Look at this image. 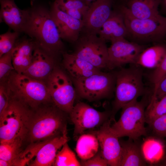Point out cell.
Masks as SVG:
<instances>
[{
    "instance_id": "cell-1",
    "label": "cell",
    "mask_w": 166,
    "mask_h": 166,
    "mask_svg": "<svg viewBox=\"0 0 166 166\" xmlns=\"http://www.w3.org/2000/svg\"><path fill=\"white\" fill-rule=\"evenodd\" d=\"M67 115L53 103L32 110L26 140L36 144L63 134L67 130Z\"/></svg>"
},
{
    "instance_id": "cell-2",
    "label": "cell",
    "mask_w": 166,
    "mask_h": 166,
    "mask_svg": "<svg viewBox=\"0 0 166 166\" xmlns=\"http://www.w3.org/2000/svg\"><path fill=\"white\" fill-rule=\"evenodd\" d=\"M25 33L36 41L44 50L57 58L64 52V45L50 10L42 6L33 8L30 11Z\"/></svg>"
},
{
    "instance_id": "cell-3",
    "label": "cell",
    "mask_w": 166,
    "mask_h": 166,
    "mask_svg": "<svg viewBox=\"0 0 166 166\" xmlns=\"http://www.w3.org/2000/svg\"><path fill=\"white\" fill-rule=\"evenodd\" d=\"M10 96L32 110L53 103L46 83L14 70L6 81Z\"/></svg>"
},
{
    "instance_id": "cell-4",
    "label": "cell",
    "mask_w": 166,
    "mask_h": 166,
    "mask_svg": "<svg viewBox=\"0 0 166 166\" xmlns=\"http://www.w3.org/2000/svg\"><path fill=\"white\" fill-rule=\"evenodd\" d=\"M115 97L113 103L111 119L117 113L145 93L142 70L136 65L122 68L115 72Z\"/></svg>"
},
{
    "instance_id": "cell-5",
    "label": "cell",
    "mask_w": 166,
    "mask_h": 166,
    "mask_svg": "<svg viewBox=\"0 0 166 166\" xmlns=\"http://www.w3.org/2000/svg\"><path fill=\"white\" fill-rule=\"evenodd\" d=\"M32 111L10 96L8 106L0 116V143L26 140Z\"/></svg>"
},
{
    "instance_id": "cell-6",
    "label": "cell",
    "mask_w": 166,
    "mask_h": 166,
    "mask_svg": "<svg viewBox=\"0 0 166 166\" xmlns=\"http://www.w3.org/2000/svg\"><path fill=\"white\" fill-rule=\"evenodd\" d=\"M122 14L128 32V37L139 43L158 42L166 37V17L160 14L146 19L132 17L115 6Z\"/></svg>"
},
{
    "instance_id": "cell-7",
    "label": "cell",
    "mask_w": 166,
    "mask_h": 166,
    "mask_svg": "<svg viewBox=\"0 0 166 166\" xmlns=\"http://www.w3.org/2000/svg\"><path fill=\"white\" fill-rule=\"evenodd\" d=\"M145 105L144 101L137 99L123 106L118 120L111 125L113 132L119 138L128 136L134 141L146 135Z\"/></svg>"
},
{
    "instance_id": "cell-8",
    "label": "cell",
    "mask_w": 166,
    "mask_h": 166,
    "mask_svg": "<svg viewBox=\"0 0 166 166\" xmlns=\"http://www.w3.org/2000/svg\"><path fill=\"white\" fill-rule=\"evenodd\" d=\"M72 79L76 90L77 98L89 101L109 98L115 91V72L100 71L84 78Z\"/></svg>"
},
{
    "instance_id": "cell-9",
    "label": "cell",
    "mask_w": 166,
    "mask_h": 166,
    "mask_svg": "<svg viewBox=\"0 0 166 166\" xmlns=\"http://www.w3.org/2000/svg\"><path fill=\"white\" fill-rule=\"evenodd\" d=\"M45 83L53 103L69 115L77 98L76 90L70 77L56 65Z\"/></svg>"
},
{
    "instance_id": "cell-10",
    "label": "cell",
    "mask_w": 166,
    "mask_h": 166,
    "mask_svg": "<svg viewBox=\"0 0 166 166\" xmlns=\"http://www.w3.org/2000/svg\"><path fill=\"white\" fill-rule=\"evenodd\" d=\"M106 42L97 35L81 32L74 43L73 53L97 68H106L108 48Z\"/></svg>"
},
{
    "instance_id": "cell-11",
    "label": "cell",
    "mask_w": 166,
    "mask_h": 166,
    "mask_svg": "<svg viewBox=\"0 0 166 166\" xmlns=\"http://www.w3.org/2000/svg\"><path fill=\"white\" fill-rule=\"evenodd\" d=\"M110 114L98 111L84 102H77L69 115L74 125V137L81 135L87 129L101 125L108 120Z\"/></svg>"
},
{
    "instance_id": "cell-12",
    "label": "cell",
    "mask_w": 166,
    "mask_h": 166,
    "mask_svg": "<svg viewBox=\"0 0 166 166\" xmlns=\"http://www.w3.org/2000/svg\"><path fill=\"white\" fill-rule=\"evenodd\" d=\"M111 43L108 48L106 68L113 70L128 64L136 65L139 55L145 49L142 45L128 41L125 38Z\"/></svg>"
},
{
    "instance_id": "cell-13",
    "label": "cell",
    "mask_w": 166,
    "mask_h": 166,
    "mask_svg": "<svg viewBox=\"0 0 166 166\" xmlns=\"http://www.w3.org/2000/svg\"><path fill=\"white\" fill-rule=\"evenodd\" d=\"M114 0H96L84 17L82 33L98 35L104 23L110 16Z\"/></svg>"
},
{
    "instance_id": "cell-14",
    "label": "cell",
    "mask_w": 166,
    "mask_h": 166,
    "mask_svg": "<svg viewBox=\"0 0 166 166\" xmlns=\"http://www.w3.org/2000/svg\"><path fill=\"white\" fill-rule=\"evenodd\" d=\"M111 120H108L93 133L97 136L100 149L109 166H120L121 147L117 137L110 128Z\"/></svg>"
},
{
    "instance_id": "cell-15",
    "label": "cell",
    "mask_w": 166,
    "mask_h": 166,
    "mask_svg": "<svg viewBox=\"0 0 166 166\" xmlns=\"http://www.w3.org/2000/svg\"><path fill=\"white\" fill-rule=\"evenodd\" d=\"M50 12L61 38L74 44L79 38L82 30L83 21L72 17L61 10L55 1L51 3Z\"/></svg>"
},
{
    "instance_id": "cell-16",
    "label": "cell",
    "mask_w": 166,
    "mask_h": 166,
    "mask_svg": "<svg viewBox=\"0 0 166 166\" xmlns=\"http://www.w3.org/2000/svg\"><path fill=\"white\" fill-rule=\"evenodd\" d=\"M57 59L35 44L31 64L22 74L45 82L56 65Z\"/></svg>"
},
{
    "instance_id": "cell-17",
    "label": "cell",
    "mask_w": 166,
    "mask_h": 166,
    "mask_svg": "<svg viewBox=\"0 0 166 166\" xmlns=\"http://www.w3.org/2000/svg\"><path fill=\"white\" fill-rule=\"evenodd\" d=\"M67 133V130L61 135L39 143L34 156L35 158L29 165H53L58 150L69 140Z\"/></svg>"
},
{
    "instance_id": "cell-18",
    "label": "cell",
    "mask_w": 166,
    "mask_h": 166,
    "mask_svg": "<svg viewBox=\"0 0 166 166\" xmlns=\"http://www.w3.org/2000/svg\"><path fill=\"white\" fill-rule=\"evenodd\" d=\"M0 21L5 23L14 31L24 32L30 11L20 9L14 0H0Z\"/></svg>"
},
{
    "instance_id": "cell-19",
    "label": "cell",
    "mask_w": 166,
    "mask_h": 166,
    "mask_svg": "<svg viewBox=\"0 0 166 166\" xmlns=\"http://www.w3.org/2000/svg\"><path fill=\"white\" fill-rule=\"evenodd\" d=\"M115 5L131 17L146 19L160 14V0H119Z\"/></svg>"
},
{
    "instance_id": "cell-20",
    "label": "cell",
    "mask_w": 166,
    "mask_h": 166,
    "mask_svg": "<svg viewBox=\"0 0 166 166\" xmlns=\"http://www.w3.org/2000/svg\"><path fill=\"white\" fill-rule=\"evenodd\" d=\"M62 64L66 72L73 79L84 78L101 70L73 53L64 52L62 53Z\"/></svg>"
},
{
    "instance_id": "cell-21",
    "label": "cell",
    "mask_w": 166,
    "mask_h": 166,
    "mask_svg": "<svg viewBox=\"0 0 166 166\" xmlns=\"http://www.w3.org/2000/svg\"><path fill=\"white\" fill-rule=\"evenodd\" d=\"M101 39L111 42L128 37V32L123 16L116 8L102 26L99 34Z\"/></svg>"
},
{
    "instance_id": "cell-22",
    "label": "cell",
    "mask_w": 166,
    "mask_h": 166,
    "mask_svg": "<svg viewBox=\"0 0 166 166\" xmlns=\"http://www.w3.org/2000/svg\"><path fill=\"white\" fill-rule=\"evenodd\" d=\"M35 44L25 39L16 43L12 50V56L14 70L23 73L31 62Z\"/></svg>"
},
{
    "instance_id": "cell-23",
    "label": "cell",
    "mask_w": 166,
    "mask_h": 166,
    "mask_svg": "<svg viewBox=\"0 0 166 166\" xmlns=\"http://www.w3.org/2000/svg\"><path fill=\"white\" fill-rule=\"evenodd\" d=\"M129 139L120 142L121 147L120 166H143L147 165L141 147Z\"/></svg>"
},
{
    "instance_id": "cell-24",
    "label": "cell",
    "mask_w": 166,
    "mask_h": 166,
    "mask_svg": "<svg viewBox=\"0 0 166 166\" xmlns=\"http://www.w3.org/2000/svg\"><path fill=\"white\" fill-rule=\"evenodd\" d=\"M24 140L18 139L0 143V159L8 161L10 166H24L22 146Z\"/></svg>"
},
{
    "instance_id": "cell-25",
    "label": "cell",
    "mask_w": 166,
    "mask_h": 166,
    "mask_svg": "<svg viewBox=\"0 0 166 166\" xmlns=\"http://www.w3.org/2000/svg\"><path fill=\"white\" fill-rule=\"evenodd\" d=\"M99 146L98 140L95 134H82L77 140L76 151L81 160H86L97 153Z\"/></svg>"
},
{
    "instance_id": "cell-26",
    "label": "cell",
    "mask_w": 166,
    "mask_h": 166,
    "mask_svg": "<svg viewBox=\"0 0 166 166\" xmlns=\"http://www.w3.org/2000/svg\"><path fill=\"white\" fill-rule=\"evenodd\" d=\"M166 53V48L161 45H156L145 49L141 53L136 65L147 68H156Z\"/></svg>"
},
{
    "instance_id": "cell-27",
    "label": "cell",
    "mask_w": 166,
    "mask_h": 166,
    "mask_svg": "<svg viewBox=\"0 0 166 166\" xmlns=\"http://www.w3.org/2000/svg\"><path fill=\"white\" fill-rule=\"evenodd\" d=\"M141 148L142 154L146 162L154 163L162 157L163 145L159 140L154 138L149 137L145 140Z\"/></svg>"
},
{
    "instance_id": "cell-28",
    "label": "cell",
    "mask_w": 166,
    "mask_h": 166,
    "mask_svg": "<svg viewBox=\"0 0 166 166\" xmlns=\"http://www.w3.org/2000/svg\"><path fill=\"white\" fill-rule=\"evenodd\" d=\"M53 166H78L81 164L67 142L57 153Z\"/></svg>"
},
{
    "instance_id": "cell-29",
    "label": "cell",
    "mask_w": 166,
    "mask_h": 166,
    "mask_svg": "<svg viewBox=\"0 0 166 166\" xmlns=\"http://www.w3.org/2000/svg\"><path fill=\"white\" fill-rule=\"evenodd\" d=\"M166 114V95L159 100L150 102L145 112L146 122L148 124L153 120Z\"/></svg>"
},
{
    "instance_id": "cell-30",
    "label": "cell",
    "mask_w": 166,
    "mask_h": 166,
    "mask_svg": "<svg viewBox=\"0 0 166 166\" xmlns=\"http://www.w3.org/2000/svg\"><path fill=\"white\" fill-rule=\"evenodd\" d=\"M19 33L8 31L0 35V57L11 51L14 47Z\"/></svg>"
},
{
    "instance_id": "cell-31",
    "label": "cell",
    "mask_w": 166,
    "mask_h": 166,
    "mask_svg": "<svg viewBox=\"0 0 166 166\" xmlns=\"http://www.w3.org/2000/svg\"><path fill=\"white\" fill-rule=\"evenodd\" d=\"M12 50L0 57L1 82L6 81L11 73L14 70L12 63Z\"/></svg>"
},
{
    "instance_id": "cell-32",
    "label": "cell",
    "mask_w": 166,
    "mask_h": 166,
    "mask_svg": "<svg viewBox=\"0 0 166 166\" xmlns=\"http://www.w3.org/2000/svg\"><path fill=\"white\" fill-rule=\"evenodd\" d=\"M60 9L63 11L70 9H78L82 13L83 18L89 6L81 0H55Z\"/></svg>"
},
{
    "instance_id": "cell-33",
    "label": "cell",
    "mask_w": 166,
    "mask_h": 166,
    "mask_svg": "<svg viewBox=\"0 0 166 166\" xmlns=\"http://www.w3.org/2000/svg\"><path fill=\"white\" fill-rule=\"evenodd\" d=\"M165 77H166V53L158 65L155 69L151 76V81L154 85L153 93L156 91L160 82Z\"/></svg>"
},
{
    "instance_id": "cell-34",
    "label": "cell",
    "mask_w": 166,
    "mask_h": 166,
    "mask_svg": "<svg viewBox=\"0 0 166 166\" xmlns=\"http://www.w3.org/2000/svg\"><path fill=\"white\" fill-rule=\"evenodd\" d=\"M149 124L157 136L166 137V114L156 118Z\"/></svg>"
},
{
    "instance_id": "cell-35",
    "label": "cell",
    "mask_w": 166,
    "mask_h": 166,
    "mask_svg": "<svg viewBox=\"0 0 166 166\" xmlns=\"http://www.w3.org/2000/svg\"><path fill=\"white\" fill-rule=\"evenodd\" d=\"M10 99V92L6 81L1 82L0 85V116L4 113Z\"/></svg>"
},
{
    "instance_id": "cell-36",
    "label": "cell",
    "mask_w": 166,
    "mask_h": 166,
    "mask_svg": "<svg viewBox=\"0 0 166 166\" xmlns=\"http://www.w3.org/2000/svg\"><path fill=\"white\" fill-rule=\"evenodd\" d=\"M80 163L81 166H109L100 149L93 157L87 160H81Z\"/></svg>"
},
{
    "instance_id": "cell-37",
    "label": "cell",
    "mask_w": 166,
    "mask_h": 166,
    "mask_svg": "<svg viewBox=\"0 0 166 166\" xmlns=\"http://www.w3.org/2000/svg\"><path fill=\"white\" fill-rule=\"evenodd\" d=\"M166 95V77L160 83L155 92L152 95L151 101L159 100Z\"/></svg>"
},
{
    "instance_id": "cell-38",
    "label": "cell",
    "mask_w": 166,
    "mask_h": 166,
    "mask_svg": "<svg viewBox=\"0 0 166 166\" xmlns=\"http://www.w3.org/2000/svg\"><path fill=\"white\" fill-rule=\"evenodd\" d=\"M72 17L83 21V16L81 12L78 9H70L64 11Z\"/></svg>"
},
{
    "instance_id": "cell-39",
    "label": "cell",
    "mask_w": 166,
    "mask_h": 166,
    "mask_svg": "<svg viewBox=\"0 0 166 166\" xmlns=\"http://www.w3.org/2000/svg\"><path fill=\"white\" fill-rule=\"evenodd\" d=\"M160 6L161 11L166 14V0H160Z\"/></svg>"
},
{
    "instance_id": "cell-40",
    "label": "cell",
    "mask_w": 166,
    "mask_h": 166,
    "mask_svg": "<svg viewBox=\"0 0 166 166\" xmlns=\"http://www.w3.org/2000/svg\"><path fill=\"white\" fill-rule=\"evenodd\" d=\"M0 166H9V163L8 161L0 159Z\"/></svg>"
},
{
    "instance_id": "cell-41",
    "label": "cell",
    "mask_w": 166,
    "mask_h": 166,
    "mask_svg": "<svg viewBox=\"0 0 166 166\" xmlns=\"http://www.w3.org/2000/svg\"><path fill=\"white\" fill-rule=\"evenodd\" d=\"M85 2L88 6H89L91 4L96 0H81Z\"/></svg>"
},
{
    "instance_id": "cell-42",
    "label": "cell",
    "mask_w": 166,
    "mask_h": 166,
    "mask_svg": "<svg viewBox=\"0 0 166 166\" xmlns=\"http://www.w3.org/2000/svg\"><path fill=\"white\" fill-rule=\"evenodd\" d=\"M163 165L166 166V158L163 162V164H162Z\"/></svg>"
}]
</instances>
